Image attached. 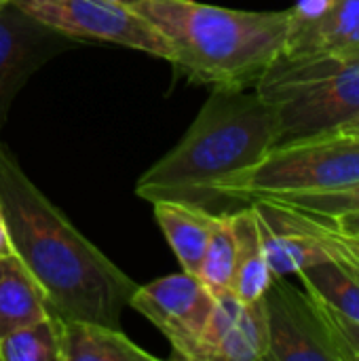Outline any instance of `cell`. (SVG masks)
Segmentation results:
<instances>
[{
  "label": "cell",
  "instance_id": "603a6c76",
  "mask_svg": "<svg viewBox=\"0 0 359 361\" xmlns=\"http://www.w3.org/2000/svg\"><path fill=\"white\" fill-rule=\"evenodd\" d=\"M241 300L233 294H220L216 296V307L199 336L197 349H195V361H212V355L216 351V347L220 345L222 336L226 334V330L231 328V324L235 322L239 309H241Z\"/></svg>",
  "mask_w": 359,
  "mask_h": 361
},
{
  "label": "cell",
  "instance_id": "4fadbf2b",
  "mask_svg": "<svg viewBox=\"0 0 359 361\" xmlns=\"http://www.w3.org/2000/svg\"><path fill=\"white\" fill-rule=\"evenodd\" d=\"M154 218L174 250L182 271L197 275L216 212L180 201H154Z\"/></svg>",
  "mask_w": 359,
  "mask_h": 361
},
{
  "label": "cell",
  "instance_id": "4316f807",
  "mask_svg": "<svg viewBox=\"0 0 359 361\" xmlns=\"http://www.w3.org/2000/svg\"><path fill=\"white\" fill-rule=\"evenodd\" d=\"M108 2H114V4H125V6H133L138 0H108Z\"/></svg>",
  "mask_w": 359,
  "mask_h": 361
},
{
  "label": "cell",
  "instance_id": "9c48e42d",
  "mask_svg": "<svg viewBox=\"0 0 359 361\" xmlns=\"http://www.w3.org/2000/svg\"><path fill=\"white\" fill-rule=\"evenodd\" d=\"M68 47L72 38L36 21L13 2L0 6V131L25 80Z\"/></svg>",
  "mask_w": 359,
  "mask_h": 361
},
{
  "label": "cell",
  "instance_id": "8992f818",
  "mask_svg": "<svg viewBox=\"0 0 359 361\" xmlns=\"http://www.w3.org/2000/svg\"><path fill=\"white\" fill-rule=\"evenodd\" d=\"M72 40H99L171 61V47L131 6L108 0H8Z\"/></svg>",
  "mask_w": 359,
  "mask_h": 361
},
{
  "label": "cell",
  "instance_id": "ba28073f",
  "mask_svg": "<svg viewBox=\"0 0 359 361\" xmlns=\"http://www.w3.org/2000/svg\"><path fill=\"white\" fill-rule=\"evenodd\" d=\"M290 11L286 44L277 59L359 61V0H298Z\"/></svg>",
  "mask_w": 359,
  "mask_h": 361
},
{
  "label": "cell",
  "instance_id": "8fae6325",
  "mask_svg": "<svg viewBox=\"0 0 359 361\" xmlns=\"http://www.w3.org/2000/svg\"><path fill=\"white\" fill-rule=\"evenodd\" d=\"M250 203L256 212L262 252L273 277L296 275L330 258L322 243L296 228L275 201L252 199Z\"/></svg>",
  "mask_w": 359,
  "mask_h": 361
},
{
  "label": "cell",
  "instance_id": "e0dca14e",
  "mask_svg": "<svg viewBox=\"0 0 359 361\" xmlns=\"http://www.w3.org/2000/svg\"><path fill=\"white\" fill-rule=\"evenodd\" d=\"M0 361H61V317L51 313L2 336Z\"/></svg>",
  "mask_w": 359,
  "mask_h": 361
},
{
  "label": "cell",
  "instance_id": "d6986e66",
  "mask_svg": "<svg viewBox=\"0 0 359 361\" xmlns=\"http://www.w3.org/2000/svg\"><path fill=\"white\" fill-rule=\"evenodd\" d=\"M233 267H235V233H233L231 212H218L197 277L209 288L214 296H220L231 292Z\"/></svg>",
  "mask_w": 359,
  "mask_h": 361
},
{
  "label": "cell",
  "instance_id": "5bb4252c",
  "mask_svg": "<svg viewBox=\"0 0 359 361\" xmlns=\"http://www.w3.org/2000/svg\"><path fill=\"white\" fill-rule=\"evenodd\" d=\"M61 361H157L121 328L89 319H61Z\"/></svg>",
  "mask_w": 359,
  "mask_h": 361
},
{
  "label": "cell",
  "instance_id": "5b68a950",
  "mask_svg": "<svg viewBox=\"0 0 359 361\" xmlns=\"http://www.w3.org/2000/svg\"><path fill=\"white\" fill-rule=\"evenodd\" d=\"M254 91L275 110L281 142L343 129L359 114V61L277 59Z\"/></svg>",
  "mask_w": 359,
  "mask_h": 361
},
{
  "label": "cell",
  "instance_id": "52a82bcc",
  "mask_svg": "<svg viewBox=\"0 0 359 361\" xmlns=\"http://www.w3.org/2000/svg\"><path fill=\"white\" fill-rule=\"evenodd\" d=\"M129 307L169 341L171 357L195 361V349L216 307V296L197 275L182 271L138 286Z\"/></svg>",
  "mask_w": 359,
  "mask_h": 361
},
{
  "label": "cell",
  "instance_id": "7a4b0ae2",
  "mask_svg": "<svg viewBox=\"0 0 359 361\" xmlns=\"http://www.w3.org/2000/svg\"><path fill=\"white\" fill-rule=\"evenodd\" d=\"M279 142L277 114L256 91L214 87L184 137L138 180L135 195L214 212L222 207L218 186Z\"/></svg>",
  "mask_w": 359,
  "mask_h": 361
},
{
  "label": "cell",
  "instance_id": "7c38bea8",
  "mask_svg": "<svg viewBox=\"0 0 359 361\" xmlns=\"http://www.w3.org/2000/svg\"><path fill=\"white\" fill-rule=\"evenodd\" d=\"M44 288L17 254L0 256V338L51 315Z\"/></svg>",
  "mask_w": 359,
  "mask_h": 361
},
{
  "label": "cell",
  "instance_id": "3957f363",
  "mask_svg": "<svg viewBox=\"0 0 359 361\" xmlns=\"http://www.w3.org/2000/svg\"><path fill=\"white\" fill-rule=\"evenodd\" d=\"M171 47L178 72L199 85L254 89L281 55L292 11H239L197 0H138L131 6Z\"/></svg>",
  "mask_w": 359,
  "mask_h": 361
},
{
  "label": "cell",
  "instance_id": "ffe728a7",
  "mask_svg": "<svg viewBox=\"0 0 359 361\" xmlns=\"http://www.w3.org/2000/svg\"><path fill=\"white\" fill-rule=\"evenodd\" d=\"M275 203L284 209L286 218L296 228H300L303 233H307L309 237H313L315 241H320L322 247L328 252V256L332 260H336V262L353 269L359 275V235L341 231L330 218L305 214V212L294 209V207H290L286 203H279V201H275Z\"/></svg>",
  "mask_w": 359,
  "mask_h": 361
},
{
  "label": "cell",
  "instance_id": "6da1fadb",
  "mask_svg": "<svg viewBox=\"0 0 359 361\" xmlns=\"http://www.w3.org/2000/svg\"><path fill=\"white\" fill-rule=\"evenodd\" d=\"M0 207L15 254L44 288L53 313L121 328L138 283L76 231L2 142Z\"/></svg>",
  "mask_w": 359,
  "mask_h": 361
},
{
  "label": "cell",
  "instance_id": "d4e9b609",
  "mask_svg": "<svg viewBox=\"0 0 359 361\" xmlns=\"http://www.w3.org/2000/svg\"><path fill=\"white\" fill-rule=\"evenodd\" d=\"M8 254H15V247H13L8 226H6V220H4V214L0 207V256H8Z\"/></svg>",
  "mask_w": 359,
  "mask_h": 361
},
{
  "label": "cell",
  "instance_id": "9a60e30c",
  "mask_svg": "<svg viewBox=\"0 0 359 361\" xmlns=\"http://www.w3.org/2000/svg\"><path fill=\"white\" fill-rule=\"evenodd\" d=\"M231 222L235 233V267L231 292L241 302H252L262 298L273 279V273L262 252L256 212L252 203L231 212Z\"/></svg>",
  "mask_w": 359,
  "mask_h": 361
},
{
  "label": "cell",
  "instance_id": "30bf717a",
  "mask_svg": "<svg viewBox=\"0 0 359 361\" xmlns=\"http://www.w3.org/2000/svg\"><path fill=\"white\" fill-rule=\"evenodd\" d=\"M262 300L269 326L264 361H339L305 292L292 288L286 277H273Z\"/></svg>",
  "mask_w": 359,
  "mask_h": 361
},
{
  "label": "cell",
  "instance_id": "83f0119b",
  "mask_svg": "<svg viewBox=\"0 0 359 361\" xmlns=\"http://www.w3.org/2000/svg\"><path fill=\"white\" fill-rule=\"evenodd\" d=\"M6 2H8V0H0V6H4Z\"/></svg>",
  "mask_w": 359,
  "mask_h": 361
},
{
  "label": "cell",
  "instance_id": "cb8c5ba5",
  "mask_svg": "<svg viewBox=\"0 0 359 361\" xmlns=\"http://www.w3.org/2000/svg\"><path fill=\"white\" fill-rule=\"evenodd\" d=\"M326 218V216H324ZM341 231L345 233H353V235H359V212H353V214H345V216H336V218H330Z\"/></svg>",
  "mask_w": 359,
  "mask_h": 361
},
{
  "label": "cell",
  "instance_id": "7402d4cb",
  "mask_svg": "<svg viewBox=\"0 0 359 361\" xmlns=\"http://www.w3.org/2000/svg\"><path fill=\"white\" fill-rule=\"evenodd\" d=\"M271 199L279 201V203H286V205H290L294 209H300L305 214L336 218V216L359 212V180L353 182V184L343 186V188H336V190L284 195V197H271Z\"/></svg>",
  "mask_w": 359,
  "mask_h": 361
},
{
  "label": "cell",
  "instance_id": "2e32d148",
  "mask_svg": "<svg viewBox=\"0 0 359 361\" xmlns=\"http://www.w3.org/2000/svg\"><path fill=\"white\" fill-rule=\"evenodd\" d=\"M269 351V326L264 300L243 302L235 322L216 347L212 361H264Z\"/></svg>",
  "mask_w": 359,
  "mask_h": 361
},
{
  "label": "cell",
  "instance_id": "44dd1931",
  "mask_svg": "<svg viewBox=\"0 0 359 361\" xmlns=\"http://www.w3.org/2000/svg\"><path fill=\"white\" fill-rule=\"evenodd\" d=\"M305 294L311 302V309L320 322V328L334 351L339 361H359V322L343 315L320 294L305 288Z\"/></svg>",
  "mask_w": 359,
  "mask_h": 361
},
{
  "label": "cell",
  "instance_id": "ac0fdd59",
  "mask_svg": "<svg viewBox=\"0 0 359 361\" xmlns=\"http://www.w3.org/2000/svg\"><path fill=\"white\" fill-rule=\"evenodd\" d=\"M296 275L305 288L320 294L343 315L359 322V275L353 269L328 258Z\"/></svg>",
  "mask_w": 359,
  "mask_h": 361
},
{
  "label": "cell",
  "instance_id": "484cf974",
  "mask_svg": "<svg viewBox=\"0 0 359 361\" xmlns=\"http://www.w3.org/2000/svg\"><path fill=\"white\" fill-rule=\"evenodd\" d=\"M343 129H345V131H351V133H359V114L353 121H349Z\"/></svg>",
  "mask_w": 359,
  "mask_h": 361
},
{
  "label": "cell",
  "instance_id": "277c9868",
  "mask_svg": "<svg viewBox=\"0 0 359 361\" xmlns=\"http://www.w3.org/2000/svg\"><path fill=\"white\" fill-rule=\"evenodd\" d=\"M359 180V133L334 129L275 144L258 163L218 186L226 201L326 192Z\"/></svg>",
  "mask_w": 359,
  "mask_h": 361
}]
</instances>
